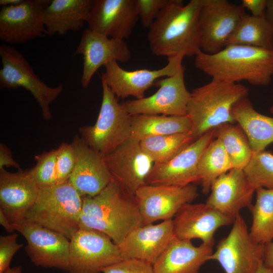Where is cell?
Returning a JSON list of instances; mask_svg holds the SVG:
<instances>
[{
  "instance_id": "obj_1",
  "label": "cell",
  "mask_w": 273,
  "mask_h": 273,
  "mask_svg": "<svg viewBox=\"0 0 273 273\" xmlns=\"http://www.w3.org/2000/svg\"><path fill=\"white\" fill-rule=\"evenodd\" d=\"M143 225L134 195L113 177L97 195L82 197L80 229L100 232L119 245L131 232Z\"/></svg>"
},
{
  "instance_id": "obj_2",
  "label": "cell",
  "mask_w": 273,
  "mask_h": 273,
  "mask_svg": "<svg viewBox=\"0 0 273 273\" xmlns=\"http://www.w3.org/2000/svg\"><path fill=\"white\" fill-rule=\"evenodd\" d=\"M201 0H168L147 34L149 48L168 58L196 56L201 51L199 14Z\"/></svg>"
},
{
  "instance_id": "obj_3",
  "label": "cell",
  "mask_w": 273,
  "mask_h": 273,
  "mask_svg": "<svg viewBox=\"0 0 273 273\" xmlns=\"http://www.w3.org/2000/svg\"><path fill=\"white\" fill-rule=\"evenodd\" d=\"M194 64L212 79L233 83L246 81L253 85L265 86L273 76V50L229 44L213 54L200 51Z\"/></svg>"
},
{
  "instance_id": "obj_4",
  "label": "cell",
  "mask_w": 273,
  "mask_h": 273,
  "mask_svg": "<svg viewBox=\"0 0 273 273\" xmlns=\"http://www.w3.org/2000/svg\"><path fill=\"white\" fill-rule=\"evenodd\" d=\"M248 95L249 89L244 85L215 79L193 89L187 113L193 136L196 140L222 124L236 123L233 110Z\"/></svg>"
},
{
  "instance_id": "obj_5",
  "label": "cell",
  "mask_w": 273,
  "mask_h": 273,
  "mask_svg": "<svg viewBox=\"0 0 273 273\" xmlns=\"http://www.w3.org/2000/svg\"><path fill=\"white\" fill-rule=\"evenodd\" d=\"M82 197L68 180L39 188L25 219L60 233L70 240L80 229Z\"/></svg>"
},
{
  "instance_id": "obj_6",
  "label": "cell",
  "mask_w": 273,
  "mask_h": 273,
  "mask_svg": "<svg viewBox=\"0 0 273 273\" xmlns=\"http://www.w3.org/2000/svg\"><path fill=\"white\" fill-rule=\"evenodd\" d=\"M102 99L99 113L93 125L79 128L80 137L91 148L106 156L131 136V115L102 80Z\"/></svg>"
},
{
  "instance_id": "obj_7",
  "label": "cell",
  "mask_w": 273,
  "mask_h": 273,
  "mask_svg": "<svg viewBox=\"0 0 273 273\" xmlns=\"http://www.w3.org/2000/svg\"><path fill=\"white\" fill-rule=\"evenodd\" d=\"M2 68L0 87L15 89L23 87L28 91L39 105L46 120L52 119L50 105L63 90L61 84L50 87L34 72L29 62L16 49L5 44L0 46Z\"/></svg>"
},
{
  "instance_id": "obj_8",
  "label": "cell",
  "mask_w": 273,
  "mask_h": 273,
  "mask_svg": "<svg viewBox=\"0 0 273 273\" xmlns=\"http://www.w3.org/2000/svg\"><path fill=\"white\" fill-rule=\"evenodd\" d=\"M264 245L254 242L240 214L228 235L221 239L210 260L219 263L225 273H257L263 264Z\"/></svg>"
},
{
  "instance_id": "obj_9",
  "label": "cell",
  "mask_w": 273,
  "mask_h": 273,
  "mask_svg": "<svg viewBox=\"0 0 273 273\" xmlns=\"http://www.w3.org/2000/svg\"><path fill=\"white\" fill-rule=\"evenodd\" d=\"M246 14L241 5L227 0H201L199 14L201 51L213 54L222 50Z\"/></svg>"
},
{
  "instance_id": "obj_10",
  "label": "cell",
  "mask_w": 273,
  "mask_h": 273,
  "mask_svg": "<svg viewBox=\"0 0 273 273\" xmlns=\"http://www.w3.org/2000/svg\"><path fill=\"white\" fill-rule=\"evenodd\" d=\"M123 259L118 246L100 232L80 229L70 240L69 273H102Z\"/></svg>"
},
{
  "instance_id": "obj_11",
  "label": "cell",
  "mask_w": 273,
  "mask_h": 273,
  "mask_svg": "<svg viewBox=\"0 0 273 273\" xmlns=\"http://www.w3.org/2000/svg\"><path fill=\"white\" fill-rule=\"evenodd\" d=\"M13 225L26 240L25 251L34 265L68 271L70 240L66 236L25 219Z\"/></svg>"
},
{
  "instance_id": "obj_12",
  "label": "cell",
  "mask_w": 273,
  "mask_h": 273,
  "mask_svg": "<svg viewBox=\"0 0 273 273\" xmlns=\"http://www.w3.org/2000/svg\"><path fill=\"white\" fill-rule=\"evenodd\" d=\"M185 66L173 75L157 80L158 89L154 94L141 99L128 100L122 104L130 115L139 114L187 115L191 93L184 80Z\"/></svg>"
},
{
  "instance_id": "obj_13",
  "label": "cell",
  "mask_w": 273,
  "mask_h": 273,
  "mask_svg": "<svg viewBox=\"0 0 273 273\" xmlns=\"http://www.w3.org/2000/svg\"><path fill=\"white\" fill-rule=\"evenodd\" d=\"M215 129L206 132L168 161L154 163L146 185L185 187L199 181L198 163L203 151L215 138Z\"/></svg>"
},
{
  "instance_id": "obj_14",
  "label": "cell",
  "mask_w": 273,
  "mask_h": 273,
  "mask_svg": "<svg viewBox=\"0 0 273 273\" xmlns=\"http://www.w3.org/2000/svg\"><path fill=\"white\" fill-rule=\"evenodd\" d=\"M198 195L193 184L185 187L145 185L134 195L143 225L172 219L184 205L192 203Z\"/></svg>"
},
{
  "instance_id": "obj_15",
  "label": "cell",
  "mask_w": 273,
  "mask_h": 273,
  "mask_svg": "<svg viewBox=\"0 0 273 273\" xmlns=\"http://www.w3.org/2000/svg\"><path fill=\"white\" fill-rule=\"evenodd\" d=\"M50 0H23L19 5L2 7L0 39L22 44L46 36L43 14Z\"/></svg>"
},
{
  "instance_id": "obj_16",
  "label": "cell",
  "mask_w": 273,
  "mask_h": 273,
  "mask_svg": "<svg viewBox=\"0 0 273 273\" xmlns=\"http://www.w3.org/2000/svg\"><path fill=\"white\" fill-rule=\"evenodd\" d=\"M183 58H168L167 65L157 70H126L117 61H111L105 65V71L101 75V80L105 81L117 98L133 97L141 99L145 97L146 92L150 87L155 85L157 80L174 75L183 66Z\"/></svg>"
},
{
  "instance_id": "obj_17",
  "label": "cell",
  "mask_w": 273,
  "mask_h": 273,
  "mask_svg": "<svg viewBox=\"0 0 273 273\" xmlns=\"http://www.w3.org/2000/svg\"><path fill=\"white\" fill-rule=\"evenodd\" d=\"M112 177L130 193L146 185L154 162L142 149L140 141L130 137L105 156Z\"/></svg>"
},
{
  "instance_id": "obj_18",
  "label": "cell",
  "mask_w": 273,
  "mask_h": 273,
  "mask_svg": "<svg viewBox=\"0 0 273 273\" xmlns=\"http://www.w3.org/2000/svg\"><path fill=\"white\" fill-rule=\"evenodd\" d=\"M234 221L206 203L186 204L172 219L176 238L190 241L197 239L202 244L212 246L216 231Z\"/></svg>"
},
{
  "instance_id": "obj_19",
  "label": "cell",
  "mask_w": 273,
  "mask_h": 273,
  "mask_svg": "<svg viewBox=\"0 0 273 273\" xmlns=\"http://www.w3.org/2000/svg\"><path fill=\"white\" fill-rule=\"evenodd\" d=\"M83 57L82 73L80 83L87 88L95 73L103 66L111 61L125 62L131 57V53L124 40L110 38L88 28L82 32L73 56Z\"/></svg>"
},
{
  "instance_id": "obj_20",
  "label": "cell",
  "mask_w": 273,
  "mask_h": 273,
  "mask_svg": "<svg viewBox=\"0 0 273 273\" xmlns=\"http://www.w3.org/2000/svg\"><path fill=\"white\" fill-rule=\"evenodd\" d=\"M138 18L136 0H93L86 23L94 32L124 40Z\"/></svg>"
},
{
  "instance_id": "obj_21",
  "label": "cell",
  "mask_w": 273,
  "mask_h": 273,
  "mask_svg": "<svg viewBox=\"0 0 273 273\" xmlns=\"http://www.w3.org/2000/svg\"><path fill=\"white\" fill-rule=\"evenodd\" d=\"M71 144L76 161L68 181L82 197L94 196L112 179L105 156L89 147L78 135Z\"/></svg>"
},
{
  "instance_id": "obj_22",
  "label": "cell",
  "mask_w": 273,
  "mask_h": 273,
  "mask_svg": "<svg viewBox=\"0 0 273 273\" xmlns=\"http://www.w3.org/2000/svg\"><path fill=\"white\" fill-rule=\"evenodd\" d=\"M172 219L143 225L119 245L123 259H136L153 265L175 238Z\"/></svg>"
},
{
  "instance_id": "obj_23",
  "label": "cell",
  "mask_w": 273,
  "mask_h": 273,
  "mask_svg": "<svg viewBox=\"0 0 273 273\" xmlns=\"http://www.w3.org/2000/svg\"><path fill=\"white\" fill-rule=\"evenodd\" d=\"M255 191L243 169L233 168L214 182L205 203L235 219L242 209L252 204Z\"/></svg>"
},
{
  "instance_id": "obj_24",
  "label": "cell",
  "mask_w": 273,
  "mask_h": 273,
  "mask_svg": "<svg viewBox=\"0 0 273 273\" xmlns=\"http://www.w3.org/2000/svg\"><path fill=\"white\" fill-rule=\"evenodd\" d=\"M39 190L28 169L16 172L0 170V209L13 224L25 219Z\"/></svg>"
},
{
  "instance_id": "obj_25",
  "label": "cell",
  "mask_w": 273,
  "mask_h": 273,
  "mask_svg": "<svg viewBox=\"0 0 273 273\" xmlns=\"http://www.w3.org/2000/svg\"><path fill=\"white\" fill-rule=\"evenodd\" d=\"M213 247L175 237L153 265L155 273H199L210 260Z\"/></svg>"
},
{
  "instance_id": "obj_26",
  "label": "cell",
  "mask_w": 273,
  "mask_h": 273,
  "mask_svg": "<svg viewBox=\"0 0 273 273\" xmlns=\"http://www.w3.org/2000/svg\"><path fill=\"white\" fill-rule=\"evenodd\" d=\"M93 0H51L44 11L46 35H63L80 30L86 22Z\"/></svg>"
},
{
  "instance_id": "obj_27",
  "label": "cell",
  "mask_w": 273,
  "mask_h": 273,
  "mask_svg": "<svg viewBox=\"0 0 273 273\" xmlns=\"http://www.w3.org/2000/svg\"><path fill=\"white\" fill-rule=\"evenodd\" d=\"M232 114L246 134L253 153L264 150L273 143V118L257 112L248 98L234 107Z\"/></svg>"
},
{
  "instance_id": "obj_28",
  "label": "cell",
  "mask_w": 273,
  "mask_h": 273,
  "mask_svg": "<svg viewBox=\"0 0 273 273\" xmlns=\"http://www.w3.org/2000/svg\"><path fill=\"white\" fill-rule=\"evenodd\" d=\"M192 122L187 115L139 114L131 116V136L140 141L156 136L190 132Z\"/></svg>"
},
{
  "instance_id": "obj_29",
  "label": "cell",
  "mask_w": 273,
  "mask_h": 273,
  "mask_svg": "<svg viewBox=\"0 0 273 273\" xmlns=\"http://www.w3.org/2000/svg\"><path fill=\"white\" fill-rule=\"evenodd\" d=\"M256 200L249 208L252 216L249 233L256 243L265 245L273 240V189L256 191Z\"/></svg>"
},
{
  "instance_id": "obj_30",
  "label": "cell",
  "mask_w": 273,
  "mask_h": 273,
  "mask_svg": "<svg viewBox=\"0 0 273 273\" xmlns=\"http://www.w3.org/2000/svg\"><path fill=\"white\" fill-rule=\"evenodd\" d=\"M198 168L202 192L207 195L214 182L234 168L221 144L215 138L201 155Z\"/></svg>"
},
{
  "instance_id": "obj_31",
  "label": "cell",
  "mask_w": 273,
  "mask_h": 273,
  "mask_svg": "<svg viewBox=\"0 0 273 273\" xmlns=\"http://www.w3.org/2000/svg\"><path fill=\"white\" fill-rule=\"evenodd\" d=\"M229 44L273 50V27L265 17H255L247 14L230 39Z\"/></svg>"
},
{
  "instance_id": "obj_32",
  "label": "cell",
  "mask_w": 273,
  "mask_h": 273,
  "mask_svg": "<svg viewBox=\"0 0 273 273\" xmlns=\"http://www.w3.org/2000/svg\"><path fill=\"white\" fill-rule=\"evenodd\" d=\"M215 136L221 144L233 168L243 169L253 152L241 127L234 123L222 124L215 128Z\"/></svg>"
},
{
  "instance_id": "obj_33",
  "label": "cell",
  "mask_w": 273,
  "mask_h": 273,
  "mask_svg": "<svg viewBox=\"0 0 273 273\" xmlns=\"http://www.w3.org/2000/svg\"><path fill=\"white\" fill-rule=\"evenodd\" d=\"M195 140L190 132L163 135L140 141L141 146L154 163L169 161Z\"/></svg>"
},
{
  "instance_id": "obj_34",
  "label": "cell",
  "mask_w": 273,
  "mask_h": 273,
  "mask_svg": "<svg viewBox=\"0 0 273 273\" xmlns=\"http://www.w3.org/2000/svg\"><path fill=\"white\" fill-rule=\"evenodd\" d=\"M251 185L259 188L273 189V154L265 150L253 153L243 169Z\"/></svg>"
},
{
  "instance_id": "obj_35",
  "label": "cell",
  "mask_w": 273,
  "mask_h": 273,
  "mask_svg": "<svg viewBox=\"0 0 273 273\" xmlns=\"http://www.w3.org/2000/svg\"><path fill=\"white\" fill-rule=\"evenodd\" d=\"M57 149L35 155V165L28 169L39 188L50 187L57 183L56 173Z\"/></svg>"
},
{
  "instance_id": "obj_36",
  "label": "cell",
  "mask_w": 273,
  "mask_h": 273,
  "mask_svg": "<svg viewBox=\"0 0 273 273\" xmlns=\"http://www.w3.org/2000/svg\"><path fill=\"white\" fill-rule=\"evenodd\" d=\"M75 161V153L72 144L62 143L57 149V184L68 180L74 168Z\"/></svg>"
},
{
  "instance_id": "obj_37",
  "label": "cell",
  "mask_w": 273,
  "mask_h": 273,
  "mask_svg": "<svg viewBox=\"0 0 273 273\" xmlns=\"http://www.w3.org/2000/svg\"><path fill=\"white\" fill-rule=\"evenodd\" d=\"M168 0H136L139 18L145 28H149Z\"/></svg>"
},
{
  "instance_id": "obj_38",
  "label": "cell",
  "mask_w": 273,
  "mask_h": 273,
  "mask_svg": "<svg viewBox=\"0 0 273 273\" xmlns=\"http://www.w3.org/2000/svg\"><path fill=\"white\" fill-rule=\"evenodd\" d=\"M17 234H10L0 237V273H3L10 267L13 256L23 245L17 242Z\"/></svg>"
},
{
  "instance_id": "obj_39",
  "label": "cell",
  "mask_w": 273,
  "mask_h": 273,
  "mask_svg": "<svg viewBox=\"0 0 273 273\" xmlns=\"http://www.w3.org/2000/svg\"><path fill=\"white\" fill-rule=\"evenodd\" d=\"M102 273H155L152 264L136 259H124L104 269Z\"/></svg>"
},
{
  "instance_id": "obj_40",
  "label": "cell",
  "mask_w": 273,
  "mask_h": 273,
  "mask_svg": "<svg viewBox=\"0 0 273 273\" xmlns=\"http://www.w3.org/2000/svg\"><path fill=\"white\" fill-rule=\"evenodd\" d=\"M267 0H243L241 5L245 10L251 12V16L255 17H265Z\"/></svg>"
},
{
  "instance_id": "obj_41",
  "label": "cell",
  "mask_w": 273,
  "mask_h": 273,
  "mask_svg": "<svg viewBox=\"0 0 273 273\" xmlns=\"http://www.w3.org/2000/svg\"><path fill=\"white\" fill-rule=\"evenodd\" d=\"M4 166H12L21 169L20 165L13 158L10 150L4 144H0V170Z\"/></svg>"
},
{
  "instance_id": "obj_42",
  "label": "cell",
  "mask_w": 273,
  "mask_h": 273,
  "mask_svg": "<svg viewBox=\"0 0 273 273\" xmlns=\"http://www.w3.org/2000/svg\"><path fill=\"white\" fill-rule=\"evenodd\" d=\"M263 265L273 273V240L264 245Z\"/></svg>"
},
{
  "instance_id": "obj_43",
  "label": "cell",
  "mask_w": 273,
  "mask_h": 273,
  "mask_svg": "<svg viewBox=\"0 0 273 273\" xmlns=\"http://www.w3.org/2000/svg\"><path fill=\"white\" fill-rule=\"evenodd\" d=\"M0 223L9 233H12L15 231L13 224L9 220L1 209H0Z\"/></svg>"
},
{
  "instance_id": "obj_44",
  "label": "cell",
  "mask_w": 273,
  "mask_h": 273,
  "mask_svg": "<svg viewBox=\"0 0 273 273\" xmlns=\"http://www.w3.org/2000/svg\"><path fill=\"white\" fill-rule=\"evenodd\" d=\"M265 18L273 27V0H267Z\"/></svg>"
},
{
  "instance_id": "obj_45",
  "label": "cell",
  "mask_w": 273,
  "mask_h": 273,
  "mask_svg": "<svg viewBox=\"0 0 273 273\" xmlns=\"http://www.w3.org/2000/svg\"><path fill=\"white\" fill-rule=\"evenodd\" d=\"M23 0H1L0 5L3 6H16L21 4Z\"/></svg>"
},
{
  "instance_id": "obj_46",
  "label": "cell",
  "mask_w": 273,
  "mask_h": 273,
  "mask_svg": "<svg viewBox=\"0 0 273 273\" xmlns=\"http://www.w3.org/2000/svg\"><path fill=\"white\" fill-rule=\"evenodd\" d=\"M3 273H23L22 267L20 265L11 267Z\"/></svg>"
},
{
  "instance_id": "obj_47",
  "label": "cell",
  "mask_w": 273,
  "mask_h": 273,
  "mask_svg": "<svg viewBox=\"0 0 273 273\" xmlns=\"http://www.w3.org/2000/svg\"><path fill=\"white\" fill-rule=\"evenodd\" d=\"M257 273H272L269 269L265 267L263 264L259 268Z\"/></svg>"
},
{
  "instance_id": "obj_48",
  "label": "cell",
  "mask_w": 273,
  "mask_h": 273,
  "mask_svg": "<svg viewBox=\"0 0 273 273\" xmlns=\"http://www.w3.org/2000/svg\"><path fill=\"white\" fill-rule=\"evenodd\" d=\"M269 112L270 113L273 114V105L270 107Z\"/></svg>"
}]
</instances>
